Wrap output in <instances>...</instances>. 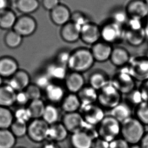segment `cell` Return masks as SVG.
<instances>
[{
	"mask_svg": "<svg viewBox=\"0 0 148 148\" xmlns=\"http://www.w3.org/2000/svg\"><path fill=\"white\" fill-rule=\"evenodd\" d=\"M146 132L145 126L134 116L121 123L120 135L130 146L139 144Z\"/></svg>",
	"mask_w": 148,
	"mask_h": 148,
	"instance_id": "1",
	"label": "cell"
},
{
	"mask_svg": "<svg viewBox=\"0 0 148 148\" xmlns=\"http://www.w3.org/2000/svg\"><path fill=\"white\" fill-rule=\"evenodd\" d=\"M95 62L90 49L77 48L71 53L67 68L72 72L82 73L90 70Z\"/></svg>",
	"mask_w": 148,
	"mask_h": 148,
	"instance_id": "2",
	"label": "cell"
},
{
	"mask_svg": "<svg viewBox=\"0 0 148 148\" xmlns=\"http://www.w3.org/2000/svg\"><path fill=\"white\" fill-rule=\"evenodd\" d=\"M97 129L99 137L110 142L120 136L121 123L112 116H105Z\"/></svg>",
	"mask_w": 148,
	"mask_h": 148,
	"instance_id": "3",
	"label": "cell"
},
{
	"mask_svg": "<svg viewBox=\"0 0 148 148\" xmlns=\"http://www.w3.org/2000/svg\"><path fill=\"white\" fill-rule=\"evenodd\" d=\"M110 83L122 95H126L136 88V81L124 67L114 74Z\"/></svg>",
	"mask_w": 148,
	"mask_h": 148,
	"instance_id": "4",
	"label": "cell"
},
{
	"mask_svg": "<svg viewBox=\"0 0 148 148\" xmlns=\"http://www.w3.org/2000/svg\"><path fill=\"white\" fill-rule=\"evenodd\" d=\"M124 68L136 82L142 83L148 80V58L144 55L132 57Z\"/></svg>",
	"mask_w": 148,
	"mask_h": 148,
	"instance_id": "5",
	"label": "cell"
},
{
	"mask_svg": "<svg viewBox=\"0 0 148 148\" xmlns=\"http://www.w3.org/2000/svg\"><path fill=\"white\" fill-rule=\"evenodd\" d=\"M122 95L109 83L98 91V100L102 108L111 110L122 100Z\"/></svg>",
	"mask_w": 148,
	"mask_h": 148,
	"instance_id": "6",
	"label": "cell"
},
{
	"mask_svg": "<svg viewBox=\"0 0 148 148\" xmlns=\"http://www.w3.org/2000/svg\"><path fill=\"white\" fill-rule=\"evenodd\" d=\"M101 28L102 41L109 44H118L124 40L125 28L110 20Z\"/></svg>",
	"mask_w": 148,
	"mask_h": 148,
	"instance_id": "7",
	"label": "cell"
},
{
	"mask_svg": "<svg viewBox=\"0 0 148 148\" xmlns=\"http://www.w3.org/2000/svg\"><path fill=\"white\" fill-rule=\"evenodd\" d=\"M49 127L42 118L32 119L28 125L27 135L34 142H42L47 140Z\"/></svg>",
	"mask_w": 148,
	"mask_h": 148,
	"instance_id": "8",
	"label": "cell"
},
{
	"mask_svg": "<svg viewBox=\"0 0 148 148\" xmlns=\"http://www.w3.org/2000/svg\"><path fill=\"white\" fill-rule=\"evenodd\" d=\"M79 111L86 123L93 126H97L105 117L103 109L95 104L81 106Z\"/></svg>",
	"mask_w": 148,
	"mask_h": 148,
	"instance_id": "9",
	"label": "cell"
},
{
	"mask_svg": "<svg viewBox=\"0 0 148 148\" xmlns=\"http://www.w3.org/2000/svg\"><path fill=\"white\" fill-rule=\"evenodd\" d=\"M38 24L30 15H22L17 18L13 30L23 37L30 36L36 32Z\"/></svg>",
	"mask_w": 148,
	"mask_h": 148,
	"instance_id": "10",
	"label": "cell"
},
{
	"mask_svg": "<svg viewBox=\"0 0 148 148\" xmlns=\"http://www.w3.org/2000/svg\"><path fill=\"white\" fill-rule=\"evenodd\" d=\"M125 8L130 18L144 20L148 15V5L145 0H130Z\"/></svg>",
	"mask_w": 148,
	"mask_h": 148,
	"instance_id": "11",
	"label": "cell"
},
{
	"mask_svg": "<svg viewBox=\"0 0 148 148\" xmlns=\"http://www.w3.org/2000/svg\"><path fill=\"white\" fill-rule=\"evenodd\" d=\"M80 39L85 44L92 46L101 39V28L95 23L88 22L81 28Z\"/></svg>",
	"mask_w": 148,
	"mask_h": 148,
	"instance_id": "12",
	"label": "cell"
},
{
	"mask_svg": "<svg viewBox=\"0 0 148 148\" xmlns=\"http://www.w3.org/2000/svg\"><path fill=\"white\" fill-rule=\"evenodd\" d=\"M62 123L69 133L71 134L82 131L86 123L79 112H74L65 114Z\"/></svg>",
	"mask_w": 148,
	"mask_h": 148,
	"instance_id": "13",
	"label": "cell"
},
{
	"mask_svg": "<svg viewBox=\"0 0 148 148\" xmlns=\"http://www.w3.org/2000/svg\"><path fill=\"white\" fill-rule=\"evenodd\" d=\"M113 48L111 44L99 41L92 46L90 51L95 62H104L110 60Z\"/></svg>",
	"mask_w": 148,
	"mask_h": 148,
	"instance_id": "14",
	"label": "cell"
},
{
	"mask_svg": "<svg viewBox=\"0 0 148 148\" xmlns=\"http://www.w3.org/2000/svg\"><path fill=\"white\" fill-rule=\"evenodd\" d=\"M71 13L67 6L60 4L50 11V18L53 24L63 26L70 21Z\"/></svg>",
	"mask_w": 148,
	"mask_h": 148,
	"instance_id": "15",
	"label": "cell"
},
{
	"mask_svg": "<svg viewBox=\"0 0 148 148\" xmlns=\"http://www.w3.org/2000/svg\"><path fill=\"white\" fill-rule=\"evenodd\" d=\"M30 76L28 73L25 71L18 70L6 85L18 92L25 90L30 85Z\"/></svg>",
	"mask_w": 148,
	"mask_h": 148,
	"instance_id": "16",
	"label": "cell"
},
{
	"mask_svg": "<svg viewBox=\"0 0 148 148\" xmlns=\"http://www.w3.org/2000/svg\"><path fill=\"white\" fill-rule=\"evenodd\" d=\"M132 56L126 48L117 46L113 48L110 60L114 66L120 68L127 66Z\"/></svg>",
	"mask_w": 148,
	"mask_h": 148,
	"instance_id": "17",
	"label": "cell"
},
{
	"mask_svg": "<svg viewBox=\"0 0 148 148\" xmlns=\"http://www.w3.org/2000/svg\"><path fill=\"white\" fill-rule=\"evenodd\" d=\"M81 27L69 21L62 26L60 30V36L65 42L68 43H74L80 39Z\"/></svg>",
	"mask_w": 148,
	"mask_h": 148,
	"instance_id": "18",
	"label": "cell"
},
{
	"mask_svg": "<svg viewBox=\"0 0 148 148\" xmlns=\"http://www.w3.org/2000/svg\"><path fill=\"white\" fill-rule=\"evenodd\" d=\"M65 86L71 93L77 94L85 85L84 79L82 73L72 72L67 74L65 79Z\"/></svg>",
	"mask_w": 148,
	"mask_h": 148,
	"instance_id": "19",
	"label": "cell"
},
{
	"mask_svg": "<svg viewBox=\"0 0 148 148\" xmlns=\"http://www.w3.org/2000/svg\"><path fill=\"white\" fill-rule=\"evenodd\" d=\"M68 133L63 124L58 122L50 125L47 140L50 142H61L66 140Z\"/></svg>",
	"mask_w": 148,
	"mask_h": 148,
	"instance_id": "20",
	"label": "cell"
},
{
	"mask_svg": "<svg viewBox=\"0 0 148 148\" xmlns=\"http://www.w3.org/2000/svg\"><path fill=\"white\" fill-rule=\"evenodd\" d=\"M124 40L132 47H138L146 42L147 37L144 28L138 30H129L125 29Z\"/></svg>",
	"mask_w": 148,
	"mask_h": 148,
	"instance_id": "21",
	"label": "cell"
},
{
	"mask_svg": "<svg viewBox=\"0 0 148 148\" xmlns=\"http://www.w3.org/2000/svg\"><path fill=\"white\" fill-rule=\"evenodd\" d=\"M110 111L109 115L112 116L120 123L132 116V107L126 101H122Z\"/></svg>",
	"mask_w": 148,
	"mask_h": 148,
	"instance_id": "22",
	"label": "cell"
},
{
	"mask_svg": "<svg viewBox=\"0 0 148 148\" xmlns=\"http://www.w3.org/2000/svg\"><path fill=\"white\" fill-rule=\"evenodd\" d=\"M18 70V62L15 59L10 56L0 58V75L2 77H11Z\"/></svg>",
	"mask_w": 148,
	"mask_h": 148,
	"instance_id": "23",
	"label": "cell"
},
{
	"mask_svg": "<svg viewBox=\"0 0 148 148\" xmlns=\"http://www.w3.org/2000/svg\"><path fill=\"white\" fill-rule=\"evenodd\" d=\"M110 82L108 75L103 71H95L91 73L88 78L89 85L98 91Z\"/></svg>",
	"mask_w": 148,
	"mask_h": 148,
	"instance_id": "24",
	"label": "cell"
},
{
	"mask_svg": "<svg viewBox=\"0 0 148 148\" xmlns=\"http://www.w3.org/2000/svg\"><path fill=\"white\" fill-rule=\"evenodd\" d=\"M77 95L82 106L95 104L98 100V91L90 85L84 86Z\"/></svg>",
	"mask_w": 148,
	"mask_h": 148,
	"instance_id": "25",
	"label": "cell"
},
{
	"mask_svg": "<svg viewBox=\"0 0 148 148\" xmlns=\"http://www.w3.org/2000/svg\"><path fill=\"white\" fill-rule=\"evenodd\" d=\"M61 103L62 110L66 113L78 112L82 106L77 94L71 93L65 95Z\"/></svg>",
	"mask_w": 148,
	"mask_h": 148,
	"instance_id": "26",
	"label": "cell"
},
{
	"mask_svg": "<svg viewBox=\"0 0 148 148\" xmlns=\"http://www.w3.org/2000/svg\"><path fill=\"white\" fill-rule=\"evenodd\" d=\"M93 140L84 131L71 134L70 143L73 148H92Z\"/></svg>",
	"mask_w": 148,
	"mask_h": 148,
	"instance_id": "27",
	"label": "cell"
},
{
	"mask_svg": "<svg viewBox=\"0 0 148 148\" xmlns=\"http://www.w3.org/2000/svg\"><path fill=\"white\" fill-rule=\"evenodd\" d=\"M45 90L48 100L53 104L61 102L65 96L64 88L59 84L52 83Z\"/></svg>",
	"mask_w": 148,
	"mask_h": 148,
	"instance_id": "28",
	"label": "cell"
},
{
	"mask_svg": "<svg viewBox=\"0 0 148 148\" xmlns=\"http://www.w3.org/2000/svg\"><path fill=\"white\" fill-rule=\"evenodd\" d=\"M67 67L59 64L57 62L50 63L46 68V73L51 80L62 81L65 79L67 75Z\"/></svg>",
	"mask_w": 148,
	"mask_h": 148,
	"instance_id": "29",
	"label": "cell"
},
{
	"mask_svg": "<svg viewBox=\"0 0 148 148\" xmlns=\"http://www.w3.org/2000/svg\"><path fill=\"white\" fill-rule=\"evenodd\" d=\"M17 18L14 11L10 8L0 12V28L3 30H11Z\"/></svg>",
	"mask_w": 148,
	"mask_h": 148,
	"instance_id": "30",
	"label": "cell"
},
{
	"mask_svg": "<svg viewBox=\"0 0 148 148\" xmlns=\"http://www.w3.org/2000/svg\"><path fill=\"white\" fill-rule=\"evenodd\" d=\"M17 92L9 86H5L0 87V106L8 108L16 102Z\"/></svg>",
	"mask_w": 148,
	"mask_h": 148,
	"instance_id": "31",
	"label": "cell"
},
{
	"mask_svg": "<svg viewBox=\"0 0 148 148\" xmlns=\"http://www.w3.org/2000/svg\"><path fill=\"white\" fill-rule=\"evenodd\" d=\"M40 6L38 0H16L17 10L23 15H30L38 10Z\"/></svg>",
	"mask_w": 148,
	"mask_h": 148,
	"instance_id": "32",
	"label": "cell"
},
{
	"mask_svg": "<svg viewBox=\"0 0 148 148\" xmlns=\"http://www.w3.org/2000/svg\"><path fill=\"white\" fill-rule=\"evenodd\" d=\"M46 106L42 99L32 100L29 104L27 109L32 119L42 118Z\"/></svg>",
	"mask_w": 148,
	"mask_h": 148,
	"instance_id": "33",
	"label": "cell"
},
{
	"mask_svg": "<svg viewBox=\"0 0 148 148\" xmlns=\"http://www.w3.org/2000/svg\"><path fill=\"white\" fill-rule=\"evenodd\" d=\"M59 116V111L56 107L53 104H48L46 106L42 119L51 125L58 122Z\"/></svg>",
	"mask_w": 148,
	"mask_h": 148,
	"instance_id": "34",
	"label": "cell"
},
{
	"mask_svg": "<svg viewBox=\"0 0 148 148\" xmlns=\"http://www.w3.org/2000/svg\"><path fill=\"white\" fill-rule=\"evenodd\" d=\"M23 38V37L12 29L7 33L4 38V42L8 48L16 49L22 44Z\"/></svg>",
	"mask_w": 148,
	"mask_h": 148,
	"instance_id": "35",
	"label": "cell"
},
{
	"mask_svg": "<svg viewBox=\"0 0 148 148\" xmlns=\"http://www.w3.org/2000/svg\"><path fill=\"white\" fill-rule=\"evenodd\" d=\"M16 143V137L8 129H0V148H13Z\"/></svg>",
	"mask_w": 148,
	"mask_h": 148,
	"instance_id": "36",
	"label": "cell"
},
{
	"mask_svg": "<svg viewBox=\"0 0 148 148\" xmlns=\"http://www.w3.org/2000/svg\"><path fill=\"white\" fill-rule=\"evenodd\" d=\"M14 115L8 108L0 107V129H8L14 122Z\"/></svg>",
	"mask_w": 148,
	"mask_h": 148,
	"instance_id": "37",
	"label": "cell"
},
{
	"mask_svg": "<svg viewBox=\"0 0 148 148\" xmlns=\"http://www.w3.org/2000/svg\"><path fill=\"white\" fill-rule=\"evenodd\" d=\"M129 18L125 7H118L113 10L110 20L125 27Z\"/></svg>",
	"mask_w": 148,
	"mask_h": 148,
	"instance_id": "38",
	"label": "cell"
},
{
	"mask_svg": "<svg viewBox=\"0 0 148 148\" xmlns=\"http://www.w3.org/2000/svg\"><path fill=\"white\" fill-rule=\"evenodd\" d=\"M134 115L145 126H148V102H143L136 107Z\"/></svg>",
	"mask_w": 148,
	"mask_h": 148,
	"instance_id": "39",
	"label": "cell"
},
{
	"mask_svg": "<svg viewBox=\"0 0 148 148\" xmlns=\"http://www.w3.org/2000/svg\"><path fill=\"white\" fill-rule=\"evenodd\" d=\"M27 127L26 123L15 120L11 126V131L16 138H22L27 134Z\"/></svg>",
	"mask_w": 148,
	"mask_h": 148,
	"instance_id": "40",
	"label": "cell"
},
{
	"mask_svg": "<svg viewBox=\"0 0 148 148\" xmlns=\"http://www.w3.org/2000/svg\"><path fill=\"white\" fill-rule=\"evenodd\" d=\"M126 102L132 107L135 108L144 102L139 88L135 89L129 94L126 95Z\"/></svg>",
	"mask_w": 148,
	"mask_h": 148,
	"instance_id": "41",
	"label": "cell"
},
{
	"mask_svg": "<svg viewBox=\"0 0 148 148\" xmlns=\"http://www.w3.org/2000/svg\"><path fill=\"white\" fill-rule=\"evenodd\" d=\"M51 83L52 80L46 73L39 74L34 79V84L41 89L45 90Z\"/></svg>",
	"mask_w": 148,
	"mask_h": 148,
	"instance_id": "42",
	"label": "cell"
},
{
	"mask_svg": "<svg viewBox=\"0 0 148 148\" xmlns=\"http://www.w3.org/2000/svg\"><path fill=\"white\" fill-rule=\"evenodd\" d=\"M14 116L17 121L26 123L32 119L28 109L25 107L18 109L15 112Z\"/></svg>",
	"mask_w": 148,
	"mask_h": 148,
	"instance_id": "43",
	"label": "cell"
},
{
	"mask_svg": "<svg viewBox=\"0 0 148 148\" xmlns=\"http://www.w3.org/2000/svg\"><path fill=\"white\" fill-rule=\"evenodd\" d=\"M25 91L30 101L41 99L42 89L36 84H30L26 88Z\"/></svg>",
	"mask_w": 148,
	"mask_h": 148,
	"instance_id": "44",
	"label": "cell"
},
{
	"mask_svg": "<svg viewBox=\"0 0 148 148\" xmlns=\"http://www.w3.org/2000/svg\"><path fill=\"white\" fill-rule=\"evenodd\" d=\"M70 21L81 28L90 21L84 13L79 11H76L71 13Z\"/></svg>",
	"mask_w": 148,
	"mask_h": 148,
	"instance_id": "45",
	"label": "cell"
},
{
	"mask_svg": "<svg viewBox=\"0 0 148 148\" xmlns=\"http://www.w3.org/2000/svg\"><path fill=\"white\" fill-rule=\"evenodd\" d=\"M71 53L69 50H62L58 52L56 56V62L63 66L67 67Z\"/></svg>",
	"mask_w": 148,
	"mask_h": 148,
	"instance_id": "46",
	"label": "cell"
},
{
	"mask_svg": "<svg viewBox=\"0 0 148 148\" xmlns=\"http://www.w3.org/2000/svg\"><path fill=\"white\" fill-rule=\"evenodd\" d=\"M124 28L129 30H140L144 28V21L136 18H129Z\"/></svg>",
	"mask_w": 148,
	"mask_h": 148,
	"instance_id": "47",
	"label": "cell"
},
{
	"mask_svg": "<svg viewBox=\"0 0 148 148\" xmlns=\"http://www.w3.org/2000/svg\"><path fill=\"white\" fill-rule=\"evenodd\" d=\"M130 145L122 138H118L109 142V148H130Z\"/></svg>",
	"mask_w": 148,
	"mask_h": 148,
	"instance_id": "48",
	"label": "cell"
},
{
	"mask_svg": "<svg viewBox=\"0 0 148 148\" xmlns=\"http://www.w3.org/2000/svg\"><path fill=\"white\" fill-rule=\"evenodd\" d=\"M29 101L30 100L28 98L25 90L17 92L16 97V102L17 104L23 106L27 104Z\"/></svg>",
	"mask_w": 148,
	"mask_h": 148,
	"instance_id": "49",
	"label": "cell"
},
{
	"mask_svg": "<svg viewBox=\"0 0 148 148\" xmlns=\"http://www.w3.org/2000/svg\"><path fill=\"white\" fill-rule=\"evenodd\" d=\"M60 4V0H42V4L45 9L51 11Z\"/></svg>",
	"mask_w": 148,
	"mask_h": 148,
	"instance_id": "50",
	"label": "cell"
},
{
	"mask_svg": "<svg viewBox=\"0 0 148 148\" xmlns=\"http://www.w3.org/2000/svg\"><path fill=\"white\" fill-rule=\"evenodd\" d=\"M92 148H109V142L99 137L93 140Z\"/></svg>",
	"mask_w": 148,
	"mask_h": 148,
	"instance_id": "51",
	"label": "cell"
},
{
	"mask_svg": "<svg viewBox=\"0 0 148 148\" xmlns=\"http://www.w3.org/2000/svg\"><path fill=\"white\" fill-rule=\"evenodd\" d=\"M144 102H148V80L142 82L139 87Z\"/></svg>",
	"mask_w": 148,
	"mask_h": 148,
	"instance_id": "52",
	"label": "cell"
},
{
	"mask_svg": "<svg viewBox=\"0 0 148 148\" xmlns=\"http://www.w3.org/2000/svg\"><path fill=\"white\" fill-rule=\"evenodd\" d=\"M141 148H148V131H146L140 142Z\"/></svg>",
	"mask_w": 148,
	"mask_h": 148,
	"instance_id": "53",
	"label": "cell"
},
{
	"mask_svg": "<svg viewBox=\"0 0 148 148\" xmlns=\"http://www.w3.org/2000/svg\"><path fill=\"white\" fill-rule=\"evenodd\" d=\"M10 6V0H0V12L8 9Z\"/></svg>",
	"mask_w": 148,
	"mask_h": 148,
	"instance_id": "54",
	"label": "cell"
},
{
	"mask_svg": "<svg viewBox=\"0 0 148 148\" xmlns=\"http://www.w3.org/2000/svg\"><path fill=\"white\" fill-rule=\"evenodd\" d=\"M42 148H60L56 143L53 142H49L48 144L45 145Z\"/></svg>",
	"mask_w": 148,
	"mask_h": 148,
	"instance_id": "55",
	"label": "cell"
},
{
	"mask_svg": "<svg viewBox=\"0 0 148 148\" xmlns=\"http://www.w3.org/2000/svg\"><path fill=\"white\" fill-rule=\"evenodd\" d=\"M144 21V28L146 34L147 39H148V15L146 18L145 19Z\"/></svg>",
	"mask_w": 148,
	"mask_h": 148,
	"instance_id": "56",
	"label": "cell"
},
{
	"mask_svg": "<svg viewBox=\"0 0 148 148\" xmlns=\"http://www.w3.org/2000/svg\"><path fill=\"white\" fill-rule=\"evenodd\" d=\"M130 148H141L140 145H131Z\"/></svg>",
	"mask_w": 148,
	"mask_h": 148,
	"instance_id": "57",
	"label": "cell"
},
{
	"mask_svg": "<svg viewBox=\"0 0 148 148\" xmlns=\"http://www.w3.org/2000/svg\"><path fill=\"white\" fill-rule=\"evenodd\" d=\"M2 82H3V80H2V77L0 75V87H1V85H2Z\"/></svg>",
	"mask_w": 148,
	"mask_h": 148,
	"instance_id": "58",
	"label": "cell"
},
{
	"mask_svg": "<svg viewBox=\"0 0 148 148\" xmlns=\"http://www.w3.org/2000/svg\"><path fill=\"white\" fill-rule=\"evenodd\" d=\"M144 55L146 56L148 58V49H147V50L146 52L145 53Z\"/></svg>",
	"mask_w": 148,
	"mask_h": 148,
	"instance_id": "59",
	"label": "cell"
},
{
	"mask_svg": "<svg viewBox=\"0 0 148 148\" xmlns=\"http://www.w3.org/2000/svg\"><path fill=\"white\" fill-rule=\"evenodd\" d=\"M145 1L146 2L147 4V5H148V0H145Z\"/></svg>",
	"mask_w": 148,
	"mask_h": 148,
	"instance_id": "60",
	"label": "cell"
},
{
	"mask_svg": "<svg viewBox=\"0 0 148 148\" xmlns=\"http://www.w3.org/2000/svg\"></svg>",
	"mask_w": 148,
	"mask_h": 148,
	"instance_id": "61",
	"label": "cell"
}]
</instances>
